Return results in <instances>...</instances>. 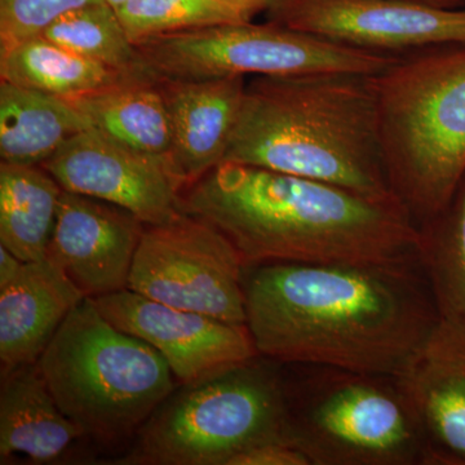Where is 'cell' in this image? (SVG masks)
<instances>
[{
	"label": "cell",
	"mask_w": 465,
	"mask_h": 465,
	"mask_svg": "<svg viewBox=\"0 0 465 465\" xmlns=\"http://www.w3.org/2000/svg\"><path fill=\"white\" fill-rule=\"evenodd\" d=\"M67 100L97 133L124 148L170 161L173 127L155 79H128Z\"/></svg>",
	"instance_id": "cell-18"
},
{
	"label": "cell",
	"mask_w": 465,
	"mask_h": 465,
	"mask_svg": "<svg viewBox=\"0 0 465 465\" xmlns=\"http://www.w3.org/2000/svg\"><path fill=\"white\" fill-rule=\"evenodd\" d=\"M418 259L440 321L465 330V179L450 206L420 226Z\"/></svg>",
	"instance_id": "cell-22"
},
{
	"label": "cell",
	"mask_w": 465,
	"mask_h": 465,
	"mask_svg": "<svg viewBox=\"0 0 465 465\" xmlns=\"http://www.w3.org/2000/svg\"><path fill=\"white\" fill-rule=\"evenodd\" d=\"M136 45L149 78L173 81L313 73L372 75L401 57L356 50L272 21L163 34Z\"/></svg>",
	"instance_id": "cell-8"
},
{
	"label": "cell",
	"mask_w": 465,
	"mask_h": 465,
	"mask_svg": "<svg viewBox=\"0 0 465 465\" xmlns=\"http://www.w3.org/2000/svg\"><path fill=\"white\" fill-rule=\"evenodd\" d=\"M140 78L81 56L43 35L0 50V79L63 99H75L128 79Z\"/></svg>",
	"instance_id": "cell-20"
},
{
	"label": "cell",
	"mask_w": 465,
	"mask_h": 465,
	"mask_svg": "<svg viewBox=\"0 0 465 465\" xmlns=\"http://www.w3.org/2000/svg\"><path fill=\"white\" fill-rule=\"evenodd\" d=\"M88 440L52 396L36 363L2 376L0 464H57Z\"/></svg>",
	"instance_id": "cell-17"
},
{
	"label": "cell",
	"mask_w": 465,
	"mask_h": 465,
	"mask_svg": "<svg viewBox=\"0 0 465 465\" xmlns=\"http://www.w3.org/2000/svg\"><path fill=\"white\" fill-rule=\"evenodd\" d=\"M36 365L64 414L105 448L134 439L177 381L157 349L110 323L90 298L73 309Z\"/></svg>",
	"instance_id": "cell-5"
},
{
	"label": "cell",
	"mask_w": 465,
	"mask_h": 465,
	"mask_svg": "<svg viewBox=\"0 0 465 465\" xmlns=\"http://www.w3.org/2000/svg\"><path fill=\"white\" fill-rule=\"evenodd\" d=\"M155 81L173 127L171 164L186 188L224 162L240 118L246 78Z\"/></svg>",
	"instance_id": "cell-15"
},
{
	"label": "cell",
	"mask_w": 465,
	"mask_h": 465,
	"mask_svg": "<svg viewBox=\"0 0 465 465\" xmlns=\"http://www.w3.org/2000/svg\"><path fill=\"white\" fill-rule=\"evenodd\" d=\"M104 0H0V50L42 35L58 17Z\"/></svg>",
	"instance_id": "cell-25"
},
{
	"label": "cell",
	"mask_w": 465,
	"mask_h": 465,
	"mask_svg": "<svg viewBox=\"0 0 465 465\" xmlns=\"http://www.w3.org/2000/svg\"><path fill=\"white\" fill-rule=\"evenodd\" d=\"M415 5H428V7L457 9L464 8L465 0H405Z\"/></svg>",
	"instance_id": "cell-29"
},
{
	"label": "cell",
	"mask_w": 465,
	"mask_h": 465,
	"mask_svg": "<svg viewBox=\"0 0 465 465\" xmlns=\"http://www.w3.org/2000/svg\"><path fill=\"white\" fill-rule=\"evenodd\" d=\"M42 35L110 69L149 78L139 48L125 32L116 9L105 2L92 3L67 12Z\"/></svg>",
	"instance_id": "cell-23"
},
{
	"label": "cell",
	"mask_w": 465,
	"mask_h": 465,
	"mask_svg": "<svg viewBox=\"0 0 465 465\" xmlns=\"http://www.w3.org/2000/svg\"><path fill=\"white\" fill-rule=\"evenodd\" d=\"M266 14L272 23L390 56L465 45V7L405 0H278Z\"/></svg>",
	"instance_id": "cell-10"
},
{
	"label": "cell",
	"mask_w": 465,
	"mask_h": 465,
	"mask_svg": "<svg viewBox=\"0 0 465 465\" xmlns=\"http://www.w3.org/2000/svg\"><path fill=\"white\" fill-rule=\"evenodd\" d=\"M374 75L253 76L224 162L399 201L385 170Z\"/></svg>",
	"instance_id": "cell-3"
},
{
	"label": "cell",
	"mask_w": 465,
	"mask_h": 465,
	"mask_svg": "<svg viewBox=\"0 0 465 465\" xmlns=\"http://www.w3.org/2000/svg\"><path fill=\"white\" fill-rule=\"evenodd\" d=\"M116 12L134 45L163 34L246 23L253 17L220 0H128Z\"/></svg>",
	"instance_id": "cell-24"
},
{
	"label": "cell",
	"mask_w": 465,
	"mask_h": 465,
	"mask_svg": "<svg viewBox=\"0 0 465 465\" xmlns=\"http://www.w3.org/2000/svg\"><path fill=\"white\" fill-rule=\"evenodd\" d=\"M87 118L67 99L0 82V158L5 163L42 166Z\"/></svg>",
	"instance_id": "cell-19"
},
{
	"label": "cell",
	"mask_w": 465,
	"mask_h": 465,
	"mask_svg": "<svg viewBox=\"0 0 465 465\" xmlns=\"http://www.w3.org/2000/svg\"><path fill=\"white\" fill-rule=\"evenodd\" d=\"M183 206L219 229L244 268L418 259L420 228L399 201L265 168L223 162L183 189Z\"/></svg>",
	"instance_id": "cell-2"
},
{
	"label": "cell",
	"mask_w": 465,
	"mask_h": 465,
	"mask_svg": "<svg viewBox=\"0 0 465 465\" xmlns=\"http://www.w3.org/2000/svg\"><path fill=\"white\" fill-rule=\"evenodd\" d=\"M92 300L110 323L157 349L179 384L206 381L260 356L246 324L170 307L130 289Z\"/></svg>",
	"instance_id": "cell-12"
},
{
	"label": "cell",
	"mask_w": 465,
	"mask_h": 465,
	"mask_svg": "<svg viewBox=\"0 0 465 465\" xmlns=\"http://www.w3.org/2000/svg\"><path fill=\"white\" fill-rule=\"evenodd\" d=\"M242 11L247 12L251 16H255L259 12H268L273 8L278 0H220Z\"/></svg>",
	"instance_id": "cell-28"
},
{
	"label": "cell",
	"mask_w": 465,
	"mask_h": 465,
	"mask_svg": "<svg viewBox=\"0 0 465 465\" xmlns=\"http://www.w3.org/2000/svg\"><path fill=\"white\" fill-rule=\"evenodd\" d=\"M84 299L51 259L24 262L17 277L0 289V375L38 362L61 324Z\"/></svg>",
	"instance_id": "cell-16"
},
{
	"label": "cell",
	"mask_w": 465,
	"mask_h": 465,
	"mask_svg": "<svg viewBox=\"0 0 465 465\" xmlns=\"http://www.w3.org/2000/svg\"><path fill=\"white\" fill-rule=\"evenodd\" d=\"M419 259L247 266L246 326L260 356L396 378L440 318Z\"/></svg>",
	"instance_id": "cell-1"
},
{
	"label": "cell",
	"mask_w": 465,
	"mask_h": 465,
	"mask_svg": "<svg viewBox=\"0 0 465 465\" xmlns=\"http://www.w3.org/2000/svg\"><path fill=\"white\" fill-rule=\"evenodd\" d=\"M64 189L42 166L0 164V246L24 262L45 258Z\"/></svg>",
	"instance_id": "cell-21"
},
{
	"label": "cell",
	"mask_w": 465,
	"mask_h": 465,
	"mask_svg": "<svg viewBox=\"0 0 465 465\" xmlns=\"http://www.w3.org/2000/svg\"><path fill=\"white\" fill-rule=\"evenodd\" d=\"M182 387L153 412L116 464L226 465L260 443L289 442L286 384L255 361Z\"/></svg>",
	"instance_id": "cell-6"
},
{
	"label": "cell",
	"mask_w": 465,
	"mask_h": 465,
	"mask_svg": "<svg viewBox=\"0 0 465 465\" xmlns=\"http://www.w3.org/2000/svg\"><path fill=\"white\" fill-rule=\"evenodd\" d=\"M318 369L286 387L287 440L312 464H427L420 425L394 378Z\"/></svg>",
	"instance_id": "cell-7"
},
{
	"label": "cell",
	"mask_w": 465,
	"mask_h": 465,
	"mask_svg": "<svg viewBox=\"0 0 465 465\" xmlns=\"http://www.w3.org/2000/svg\"><path fill=\"white\" fill-rule=\"evenodd\" d=\"M394 381L420 425L427 464L465 465V330L439 321Z\"/></svg>",
	"instance_id": "cell-14"
},
{
	"label": "cell",
	"mask_w": 465,
	"mask_h": 465,
	"mask_svg": "<svg viewBox=\"0 0 465 465\" xmlns=\"http://www.w3.org/2000/svg\"><path fill=\"white\" fill-rule=\"evenodd\" d=\"M226 465H313L307 454L284 440L260 443L238 452Z\"/></svg>",
	"instance_id": "cell-26"
},
{
	"label": "cell",
	"mask_w": 465,
	"mask_h": 465,
	"mask_svg": "<svg viewBox=\"0 0 465 465\" xmlns=\"http://www.w3.org/2000/svg\"><path fill=\"white\" fill-rule=\"evenodd\" d=\"M145 224L134 213L64 191L45 258L63 269L85 298L128 289Z\"/></svg>",
	"instance_id": "cell-13"
},
{
	"label": "cell",
	"mask_w": 465,
	"mask_h": 465,
	"mask_svg": "<svg viewBox=\"0 0 465 465\" xmlns=\"http://www.w3.org/2000/svg\"><path fill=\"white\" fill-rule=\"evenodd\" d=\"M374 82L388 182L420 228L465 179V45L400 57Z\"/></svg>",
	"instance_id": "cell-4"
},
{
	"label": "cell",
	"mask_w": 465,
	"mask_h": 465,
	"mask_svg": "<svg viewBox=\"0 0 465 465\" xmlns=\"http://www.w3.org/2000/svg\"><path fill=\"white\" fill-rule=\"evenodd\" d=\"M104 2H105L106 5H109L110 7L118 9L119 7H122L125 2H128V0H104Z\"/></svg>",
	"instance_id": "cell-30"
},
{
	"label": "cell",
	"mask_w": 465,
	"mask_h": 465,
	"mask_svg": "<svg viewBox=\"0 0 465 465\" xmlns=\"http://www.w3.org/2000/svg\"><path fill=\"white\" fill-rule=\"evenodd\" d=\"M42 167L64 191L124 208L146 226L186 213L185 183L170 161L124 148L94 128L67 140Z\"/></svg>",
	"instance_id": "cell-11"
},
{
	"label": "cell",
	"mask_w": 465,
	"mask_h": 465,
	"mask_svg": "<svg viewBox=\"0 0 465 465\" xmlns=\"http://www.w3.org/2000/svg\"><path fill=\"white\" fill-rule=\"evenodd\" d=\"M24 262L15 253L0 246V289L11 283L23 268Z\"/></svg>",
	"instance_id": "cell-27"
},
{
	"label": "cell",
	"mask_w": 465,
	"mask_h": 465,
	"mask_svg": "<svg viewBox=\"0 0 465 465\" xmlns=\"http://www.w3.org/2000/svg\"><path fill=\"white\" fill-rule=\"evenodd\" d=\"M244 271L237 249L219 229L185 213L145 226L128 289L170 307L246 324Z\"/></svg>",
	"instance_id": "cell-9"
}]
</instances>
